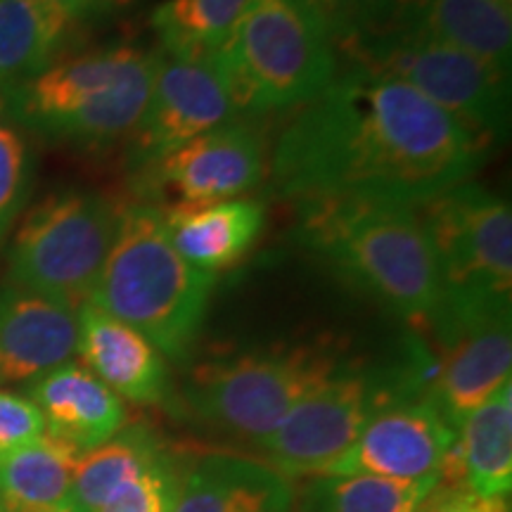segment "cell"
Wrapping results in <instances>:
<instances>
[{"label":"cell","mask_w":512,"mask_h":512,"mask_svg":"<svg viewBox=\"0 0 512 512\" xmlns=\"http://www.w3.org/2000/svg\"><path fill=\"white\" fill-rule=\"evenodd\" d=\"M157 53L112 46L50 64L46 72L3 95V112L27 131L74 145H110L131 138L155 81Z\"/></svg>","instance_id":"277c9868"},{"label":"cell","mask_w":512,"mask_h":512,"mask_svg":"<svg viewBox=\"0 0 512 512\" xmlns=\"http://www.w3.org/2000/svg\"><path fill=\"white\" fill-rule=\"evenodd\" d=\"M430 399L458 432L475 411L510 380V294L444 290L427 316Z\"/></svg>","instance_id":"9c48e42d"},{"label":"cell","mask_w":512,"mask_h":512,"mask_svg":"<svg viewBox=\"0 0 512 512\" xmlns=\"http://www.w3.org/2000/svg\"><path fill=\"white\" fill-rule=\"evenodd\" d=\"M290 479L259 460L214 453L183 477L174 512H290Z\"/></svg>","instance_id":"d6986e66"},{"label":"cell","mask_w":512,"mask_h":512,"mask_svg":"<svg viewBox=\"0 0 512 512\" xmlns=\"http://www.w3.org/2000/svg\"><path fill=\"white\" fill-rule=\"evenodd\" d=\"M339 368L337 356L318 347L256 351L197 368L183 399L204 425L261 444Z\"/></svg>","instance_id":"ba28073f"},{"label":"cell","mask_w":512,"mask_h":512,"mask_svg":"<svg viewBox=\"0 0 512 512\" xmlns=\"http://www.w3.org/2000/svg\"><path fill=\"white\" fill-rule=\"evenodd\" d=\"M81 453L43 434L0 460V503L12 512H74V470Z\"/></svg>","instance_id":"44dd1931"},{"label":"cell","mask_w":512,"mask_h":512,"mask_svg":"<svg viewBox=\"0 0 512 512\" xmlns=\"http://www.w3.org/2000/svg\"><path fill=\"white\" fill-rule=\"evenodd\" d=\"M29 152L15 128L0 121V245L10 235L29 195Z\"/></svg>","instance_id":"83f0119b"},{"label":"cell","mask_w":512,"mask_h":512,"mask_svg":"<svg viewBox=\"0 0 512 512\" xmlns=\"http://www.w3.org/2000/svg\"><path fill=\"white\" fill-rule=\"evenodd\" d=\"M169 240L188 264L216 275L235 266L264 228V204L235 200L174 207L164 214Z\"/></svg>","instance_id":"ffe728a7"},{"label":"cell","mask_w":512,"mask_h":512,"mask_svg":"<svg viewBox=\"0 0 512 512\" xmlns=\"http://www.w3.org/2000/svg\"><path fill=\"white\" fill-rule=\"evenodd\" d=\"M67 24L105 19L114 12L131 8L136 0H46Z\"/></svg>","instance_id":"4dcf8cb0"},{"label":"cell","mask_w":512,"mask_h":512,"mask_svg":"<svg viewBox=\"0 0 512 512\" xmlns=\"http://www.w3.org/2000/svg\"><path fill=\"white\" fill-rule=\"evenodd\" d=\"M214 285L216 275L188 264L171 245L164 211L136 202L119 211L117 235L88 304L181 363L195 347Z\"/></svg>","instance_id":"3957f363"},{"label":"cell","mask_w":512,"mask_h":512,"mask_svg":"<svg viewBox=\"0 0 512 512\" xmlns=\"http://www.w3.org/2000/svg\"><path fill=\"white\" fill-rule=\"evenodd\" d=\"M368 19L437 38L510 76L512 15L501 0H373L351 27Z\"/></svg>","instance_id":"9a60e30c"},{"label":"cell","mask_w":512,"mask_h":512,"mask_svg":"<svg viewBox=\"0 0 512 512\" xmlns=\"http://www.w3.org/2000/svg\"><path fill=\"white\" fill-rule=\"evenodd\" d=\"M266 174L264 138L247 124L230 121L178 147L143 174L145 188L164 192L176 207L235 200Z\"/></svg>","instance_id":"5bb4252c"},{"label":"cell","mask_w":512,"mask_h":512,"mask_svg":"<svg viewBox=\"0 0 512 512\" xmlns=\"http://www.w3.org/2000/svg\"><path fill=\"white\" fill-rule=\"evenodd\" d=\"M46 422V434L79 453L105 444L126 427V406L81 363H64L29 382L27 394Z\"/></svg>","instance_id":"ac0fdd59"},{"label":"cell","mask_w":512,"mask_h":512,"mask_svg":"<svg viewBox=\"0 0 512 512\" xmlns=\"http://www.w3.org/2000/svg\"><path fill=\"white\" fill-rule=\"evenodd\" d=\"M335 50L349 67L415 88L486 140L508 131L510 76L465 50L380 19L339 34Z\"/></svg>","instance_id":"8992f818"},{"label":"cell","mask_w":512,"mask_h":512,"mask_svg":"<svg viewBox=\"0 0 512 512\" xmlns=\"http://www.w3.org/2000/svg\"><path fill=\"white\" fill-rule=\"evenodd\" d=\"M0 512H12V510H8L3 503H0Z\"/></svg>","instance_id":"d6a6232c"},{"label":"cell","mask_w":512,"mask_h":512,"mask_svg":"<svg viewBox=\"0 0 512 512\" xmlns=\"http://www.w3.org/2000/svg\"><path fill=\"white\" fill-rule=\"evenodd\" d=\"M432 242L444 290L510 294V204L470 181L415 207Z\"/></svg>","instance_id":"8fae6325"},{"label":"cell","mask_w":512,"mask_h":512,"mask_svg":"<svg viewBox=\"0 0 512 512\" xmlns=\"http://www.w3.org/2000/svg\"><path fill=\"white\" fill-rule=\"evenodd\" d=\"M323 17L328 19V27L332 31V38L342 34L344 29L351 27L358 17L366 12V8L373 0H316Z\"/></svg>","instance_id":"1f68e13d"},{"label":"cell","mask_w":512,"mask_h":512,"mask_svg":"<svg viewBox=\"0 0 512 512\" xmlns=\"http://www.w3.org/2000/svg\"><path fill=\"white\" fill-rule=\"evenodd\" d=\"M437 477L389 479L377 475L318 477L306 489L302 512H415Z\"/></svg>","instance_id":"484cf974"},{"label":"cell","mask_w":512,"mask_h":512,"mask_svg":"<svg viewBox=\"0 0 512 512\" xmlns=\"http://www.w3.org/2000/svg\"><path fill=\"white\" fill-rule=\"evenodd\" d=\"M214 60L249 114L309 105L337 76L335 38L316 0H252Z\"/></svg>","instance_id":"5b68a950"},{"label":"cell","mask_w":512,"mask_h":512,"mask_svg":"<svg viewBox=\"0 0 512 512\" xmlns=\"http://www.w3.org/2000/svg\"><path fill=\"white\" fill-rule=\"evenodd\" d=\"M252 0H164L152 12L162 53L181 60L214 57Z\"/></svg>","instance_id":"d4e9b609"},{"label":"cell","mask_w":512,"mask_h":512,"mask_svg":"<svg viewBox=\"0 0 512 512\" xmlns=\"http://www.w3.org/2000/svg\"><path fill=\"white\" fill-rule=\"evenodd\" d=\"M415 512H508V498H486L467 486L434 484Z\"/></svg>","instance_id":"f546056e"},{"label":"cell","mask_w":512,"mask_h":512,"mask_svg":"<svg viewBox=\"0 0 512 512\" xmlns=\"http://www.w3.org/2000/svg\"><path fill=\"white\" fill-rule=\"evenodd\" d=\"M67 27L48 3L0 0V98L46 72Z\"/></svg>","instance_id":"cb8c5ba5"},{"label":"cell","mask_w":512,"mask_h":512,"mask_svg":"<svg viewBox=\"0 0 512 512\" xmlns=\"http://www.w3.org/2000/svg\"><path fill=\"white\" fill-rule=\"evenodd\" d=\"M169 448L150 425H128L105 444L81 453L74 470V512H98L121 486L136 479Z\"/></svg>","instance_id":"603a6c76"},{"label":"cell","mask_w":512,"mask_h":512,"mask_svg":"<svg viewBox=\"0 0 512 512\" xmlns=\"http://www.w3.org/2000/svg\"><path fill=\"white\" fill-rule=\"evenodd\" d=\"M240 114L214 57L181 60L157 53L150 102L128 147V164L147 174L164 157Z\"/></svg>","instance_id":"7c38bea8"},{"label":"cell","mask_w":512,"mask_h":512,"mask_svg":"<svg viewBox=\"0 0 512 512\" xmlns=\"http://www.w3.org/2000/svg\"><path fill=\"white\" fill-rule=\"evenodd\" d=\"M46 434L36 403L24 394L0 392V460Z\"/></svg>","instance_id":"f1b7e54d"},{"label":"cell","mask_w":512,"mask_h":512,"mask_svg":"<svg viewBox=\"0 0 512 512\" xmlns=\"http://www.w3.org/2000/svg\"><path fill=\"white\" fill-rule=\"evenodd\" d=\"M76 316V354L81 356V366L91 370L119 399L124 396L140 406H164L169 401L171 382L164 356L140 332L93 304H83Z\"/></svg>","instance_id":"e0dca14e"},{"label":"cell","mask_w":512,"mask_h":512,"mask_svg":"<svg viewBox=\"0 0 512 512\" xmlns=\"http://www.w3.org/2000/svg\"><path fill=\"white\" fill-rule=\"evenodd\" d=\"M406 394L399 368H339L328 382L287 413L261 441L268 465L283 477L325 475L354 446L377 408Z\"/></svg>","instance_id":"30bf717a"},{"label":"cell","mask_w":512,"mask_h":512,"mask_svg":"<svg viewBox=\"0 0 512 512\" xmlns=\"http://www.w3.org/2000/svg\"><path fill=\"white\" fill-rule=\"evenodd\" d=\"M183 477L176 456L166 451L136 479L121 486L98 512H174Z\"/></svg>","instance_id":"4316f807"},{"label":"cell","mask_w":512,"mask_h":512,"mask_svg":"<svg viewBox=\"0 0 512 512\" xmlns=\"http://www.w3.org/2000/svg\"><path fill=\"white\" fill-rule=\"evenodd\" d=\"M456 434L430 396L396 394L370 415L354 446L320 477H437L441 460L456 441Z\"/></svg>","instance_id":"4fadbf2b"},{"label":"cell","mask_w":512,"mask_h":512,"mask_svg":"<svg viewBox=\"0 0 512 512\" xmlns=\"http://www.w3.org/2000/svg\"><path fill=\"white\" fill-rule=\"evenodd\" d=\"M501 3H505V5H510V0H501Z\"/></svg>","instance_id":"836d02e7"},{"label":"cell","mask_w":512,"mask_h":512,"mask_svg":"<svg viewBox=\"0 0 512 512\" xmlns=\"http://www.w3.org/2000/svg\"><path fill=\"white\" fill-rule=\"evenodd\" d=\"M119 211L86 190H64L36 204L12 238L8 283L79 311L110 254Z\"/></svg>","instance_id":"52a82bcc"},{"label":"cell","mask_w":512,"mask_h":512,"mask_svg":"<svg viewBox=\"0 0 512 512\" xmlns=\"http://www.w3.org/2000/svg\"><path fill=\"white\" fill-rule=\"evenodd\" d=\"M467 486L479 496L508 498L512 489V382H503L456 434Z\"/></svg>","instance_id":"7402d4cb"},{"label":"cell","mask_w":512,"mask_h":512,"mask_svg":"<svg viewBox=\"0 0 512 512\" xmlns=\"http://www.w3.org/2000/svg\"><path fill=\"white\" fill-rule=\"evenodd\" d=\"M297 238L339 278L413 323H425L444 292L437 254L415 207L299 202Z\"/></svg>","instance_id":"7a4b0ae2"},{"label":"cell","mask_w":512,"mask_h":512,"mask_svg":"<svg viewBox=\"0 0 512 512\" xmlns=\"http://www.w3.org/2000/svg\"><path fill=\"white\" fill-rule=\"evenodd\" d=\"M486 143L406 83L349 67L278 138L271 190L420 207L475 174Z\"/></svg>","instance_id":"6da1fadb"},{"label":"cell","mask_w":512,"mask_h":512,"mask_svg":"<svg viewBox=\"0 0 512 512\" xmlns=\"http://www.w3.org/2000/svg\"><path fill=\"white\" fill-rule=\"evenodd\" d=\"M76 344L74 309L10 283L0 287V380H36L72 361Z\"/></svg>","instance_id":"2e32d148"},{"label":"cell","mask_w":512,"mask_h":512,"mask_svg":"<svg viewBox=\"0 0 512 512\" xmlns=\"http://www.w3.org/2000/svg\"><path fill=\"white\" fill-rule=\"evenodd\" d=\"M34 3H46V0H34Z\"/></svg>","instance_id":"e575fe53"}]
</instances>
